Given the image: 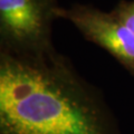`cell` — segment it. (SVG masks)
Here are the masks:
<instances>
[{"instance_id":"1","label":"cell","mask_w":134,"mask_h":134,"mask_svg":"<svg viewBox=\"0 0 134 134\" xmlns=\"http://www.w3.org/2000/svg\"><path fill=\"white\" fill-rule=\"evenodd\" d=\"M0 134H121L102 93L66 56L0 52Z\"/></svg>"},{"instance_id":"2","label":"cell","mask_w":134,"mask_h":134,"mask_svg":"<svg viewBox=\"0 0 134 134\" xmlns=\"http://www.w3.org/2000/svg\"><path fill=\"white\" fill-rule=\"evenodd\" d=\"M57 0H0V52L44 56L55 52L53 23Z\"/></svg>"},{"instance_id":"3","label":"cell","mask_w":134,"mask_h":134,"mask_svg":"<svg viewBox=\"0 0 134 134\" xmlns=\"http://www.w3.org/2000/svg\"><path fill=\"white\" fill-rule=\"evenodd\" d=\"M57 18L68 20L87 41L106 50L134 78V32L112 14L91 5L58 7Z\"/></svg>"},{"instance_id":"4","label":"cell","mask_w":134,"mask_h":134,"mask_svg":"<svg viewBox=\"0 0 134 134\" xmlns=\"http://www.w3.org/2000/svg\"><path fill=\"white\" fill-rule=\"evenodd\" d=\"M111 11L134 32V0H120Z\"/></svg>"}]
</instances>
